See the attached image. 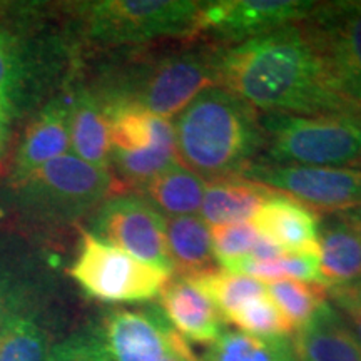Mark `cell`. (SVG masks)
Listing matches in <instances>:
<instances>
[{
    "label": "cell",
    "mask_w": 361,
    "mask_h": 361,
    "mask_svg": "<svg viewBox=\"0 0 361 361\" xmlns=\"http://www.w3.org/2000/svg\"><path fill=\"white\" fill-rule=\"evenodd\" d=\"M219 87L264 112L361 116L338 94L322 54L301 22L223 47Z\"/></svg>",
    "instance_id": "obj_1"
},
{
    "label": "cell",
    "mask_w": 361,
    "mask_h": 361,
    "mask_svg": "<svg viewBox=\"0 0 361 361\" xmlns=\"http://www.w3.org/2000/svg\"><path fill=\"white\" fill-rule=\"evenodd\" d=\"M173 128L178 162L204 180L239 178L264 149L258 109L224 87L197 94Z\"/></svg>",
    "instance_id": "obj_2"
},
{
    "label": "cell",
    "mask_w": 361,
    "mask_h": 361,
    "mask_svg": "<svg viewBox=\"0 0 361 361\" xmlns=\"http://www.w3.org/2000/svg\"><path fill=\"white\" fill-rule=\"evenodd\" d=\"M221 51V45L201 44L139 59L92 89L106 106L128 102L169 119L202 90L219 87Z\"/></svg>",
    "instance_id": "obj_3"
},
{
    "label": "cell",
    "mask_w": 361,
    "mask_h": 361,
    "mask_svg": "<svg viewBox=\"0 0 361 361\" xmlns=\"http://www.w3.org/2000/svg\"><path fill=\"white\" fill-rule=\"evenodd\" d=\"M114 189L116 179L111 171L90 166L74 154H64L11 183L7 201L25 224L61 228L97 209Z\"/></svg>",
    "instance_id": "obj_4"
},
{
    "label": "cell",
    "mask_w": 361,
    "mask_h": 361,
    "mask_svg": "<svg viewBox=\"0 0 361 361\" xmlns=\"http://www.w3.org/2000/svg\"><path fill=\"white\" fill-rule=\"evenodd\" d=\"M264 161L345 168L361 161V116H259Z\"/></svg>",
    "instance_id": "obj_5"
},
{
    "label": "cell",
    "mask_w": 361,
    "mask_h": 361,
    "mask_svg": "<svg viewBox=\"0 0 361 361\" xmlns=\"http://www.w3.org/2000/svg\"><path fill=\"white\" fill-rule=\"evenodd\" d=\"M201 4L194 0H99L80 4L78 12L89 40L128 45L194 35Z\"/></svg>",
    "instance_id": "obj_6"
},
{
    "label": "cell",
    "mask_w": 361,
    "mask_h": 361,
    "mask_svg": "<svg viewBox=\"0 0 361 361\" xmlns=\"http://www.w3.org/2000/svg\"><path fill=\"white\" fill-rule=\"evenodd\" d=\"M109 119L111 173L124 188L142 189L178 162L171 119L128 102L104 104Z\"/></svg>",
    "instance_id": "obj_7"
},
{
    "label": "cell",
    "mask_w": 361,
    "mask_h": 361,
    "mask_svg": "<svg viewBox=\"0 0 361 361\" xmlns=\"http://www.w3.org/2000/svg\"><path fill=\"white\" fill-rule=\"evenodd\" d=\"M78 258L69 273L84 293L102 303H144L161 295L173 273L144 263L129 252L80 233Z\"/></svg>",
    "instance_id": "obj_8"
},
{
    "label": "cell",
    "mask_w": 361,
    "mask_h": 361,
    "mask_svg": "<svg viewBox=\"0 0 361 361\" xmlns=\"http://www.w3.org/2000/svg\"><path fill=\"white\" fill-rule=\"evenodd\" d=\"M338 94L361 114V2L316 4L301 22Z\"/></svg>",
    "instance_id": "obj_9"
},
{
    "label": "cell",
    "mask_w": 361,
    "mask_h": 361,
    "mask_svg": "<svg viewBox=\"0 0 361 361\" xmlns=\"http://www.w3.org/2000/svg\"><path fill=\"white\" fill-rule=\"evenodd\" d=\"M239 178L288 194L311 209L340 211L361 206V169L255 161Z\"/></svg>",
    "instance_id": "obj_10"
},
{
    "label": "cell",
    "mask_w": 361,
    "mask_h": 361,
    "mask_svg": "<svg viewBox=\"0 0 361 361\" xmlns=\"http://www.w3.org/2000/svg\"><path fill=\"white\" fill-rule=\"evenodd\" d=\"M92 234L174 274L166 241V218L141 194L123 192L104 201L92 218Z\"/></svg>",
    "instance_id": "obj_11"
},
{
    "label": "cell",
    "mask_w": 361,
    "mask_h": 361,
    "mask_svg": "<svg viewBox=\"0 0 361 361\" xmlns=\"http://www.w3.org/2000/svg\"><path fill=\"white\" fill-rule=\"evenodd\" d=\"M308 0H218L202 2L194 35L241 44L284 25L303 22L314 11Z\"/></svg>",
    "instance_id": "obj_12"
},
{
    "label": "cell",
    "mask_w": 361,
    "mask_h": 361,
    "mask_svg": "<svg viewBox=\"0 0 361 361\" xmlns=\"http://www.w3.org/2000/svg\"><path fill=\"white\" fill-rule=\"evenodd\" d=\"M92 329L109 361H162L183 338L159 306L109 311Z\"/></svg>",
    "instance_id": "obj_13"
},
{
    "label": "cell",
    "mask_w": 361,
    "mask_h": 361,
    "mask_svg": "<svg viewBox=\"0 0 361 361\" xmlns=\"http://www.w3.org/2000/svg\"><path fill=\"white\" fill-rule=\"evenodd\" d=\"M69 111L71 94H61L45 104L30 121L13 157L11 183L25 178L45 162L69 151Z\"/></svg>",
    "instance_id": "obj_14"
},
{
    "label": "cell",
    "mask_w": 361,
    "mask_h": 361,
    "mask_svg": "<svg viewBox=\"0 0 361 361\" xmlns=\"http://www.w3.org/2000/svg\"><path fill=\"white\" fill-rule=\"evenodd\" d=\"M159 308L176 331L188 343L213 345L224 333V319L211 303L186 278L169 279L159 295Z\"/></svg>",
    "instance_id": "obj_15"
},
{
    "label": "cell",
    "mask_w": 361,
    "mask_h": 361,
    "mask_svg": "<svg viewBox=\"0 0 361 361\" xmlns=\"http://www.w3.org/2000/svg\"><path fill=\"white\" fill-rule=\"evenodd\" d=\"M291 345L296 361H361V345L328 301L296 329Z\"/></svg>",
    "instance_id": "obj_16"
},
{
    "label": "cell",
    "mask_w": 361,
    "mask_h": 361,
    "mask_svg": "<svg viewBox=\"0 0 361 361\" xmlns=\"http://www.w3.org/2000/svg\"><path fill=\"white\" fill-rule=\"evenodd\" d=\"M69 94V134L74 156L99 169L111 171L109 119L101 97L84 85Z\"/></svg>",
    "instance_id": "obj_17"
},
{
    "label": "cell",
    "mask_w": 361,
    "mask_h": 361,
    "mask_svg": "<svg viewBox=\"0 0 361 361\" xmlns=\"http://www.w3.org/2000/svg\"><path fill=\"white\" fill-rule=\"evenodd\" d=\"M255 228L283 251H319V221L313 209L276 194L255 214Z\"/></svg>",
    "instance_id": "obj_18"
},
{
    "label": "cell",
    "mask_w": 361,
    "mask_h": 361,
    "mask_svg": "<svg viewBox=\"0 0 361 361\" xmlns=\"http://www.w3.org/2000/svg\"><path fill=\"white\" fill-rule=\"evenodd\" d=\"M276 191L245 178L207 180L200 214L209 226L247 223Z\"/></svg>",
    "instance_id": "obj_19"
},
{
    "label": "cell",
    "mask_w": 361,
    "mask_h": 361,
    "mask_svg": "<svg viewBox=\"0 0 361 361\" xmlns=\"http://www.w3.org/2000/svg\"><path fill=\"white\" fill-rule=\"evenodd\" d=\"M319 273L326 288L361 279V223L331 221L318 233Z\"/></svg>",
    "instance_id": "obj_20"
},
{
    "label": "cell",
    "mask_w": 361,
    "mask_h": 361,
    "mask_svg": "<svg viewBox=\"0 0 361 361\" xmlns=\"http://www.w3.org/2000/svg\"><path fill=\"white\" fill-rule=\"evenodd\" d=\"M204 189L206 180L201 176L176 162L139 191L164 218H178L200 213Z\"/></svg>",
    "instance_id": "obj_21"
},
{
    "label": "cell",
    "mask_w": 361,
    "mask_h": 361,
    "mask_svg": "<svg viewBox=\"0 0 361 361\" xmlns=\"http://www.w3.org/2000/svg\"><path fill=\"white\" fill-rule=\"evenodd\" d=\"M166 241L174 271L179 276H191L213 266L209 226L201 216L166 218Z\"/></svg>",
    "instance_id": "obj_22"
},
{
    "label": "cell",
    "mask_w": 361,
    "mask_h": 361,
    "mask_svg": "<svg viewBox=\"0 0 361 361\" xmlns=\"http://www.w3.org/2000/svg\"><path fill=\"white\" fill-rule=\"evenodd\" d=\"M186 279L209 298L226 323L243 305L266 293L264 283L259 279L218 268L200 271Z\"/></svg>",
    "instance_id": "obj_23"
},
{
    "label": "cell",
    "mask_w": 361,
    "mask_h": 361,
    "mask_svg": "<svg viewBox=\"0 0 361 361\" xmlns=\"http://www.w3.org/2000/svg\"><path fill=\"white\" fill-rule=\"evenodd\" d=\"M200 361H296L291 336L258 338L224 331Z\"/></svg>",
    "instance_id": "obj_24"
},
{
    "label": "cell",
    "mask_w": 361,
    "mask_h": 361,
    "mask_svg": "<svg viewBox=\"0 0 361 361\" xmlns=\"http://www.w3.org/2000/svg\"><path fill=\"white\" fill-rule=\"evenodd\" d=\"M226 271L245 274L259 281L295 279V281L323 284L322 273H319V251H284L281 256L269 261L241 259Z\"/></svg>",
    "instance_id": "obj_25"
},
{
    "label": "cell",
    "mask_w": 361,
    "mask_h": 361,
    "mask_svg": "<svg viewBox=\"0 0 361 361\" xmlns=\"http://www.w3.org/2000/svg\"><path fill=\"white\" fill-rule=\"evenodd\" d=\"M266 295L296 331L326 303L328 288L319 283L279 279L266 286Z\"/></svg>",
    "instance_id": "obj_26"
},
{
    "label": "cell",
    "mask_w": 361,
    "mask_h": 361,
    "mask_svg": "<svg viewBox=\"0 0 361 361\" xmlns=\"http://www.w3.org/2000/svg\"><path fill=\"white\" fill-rule=\"evenodd\" d=\"M51 340L32 311L12 319L0 336V361H51Z\"/></svg>",
    "instance_id": "obj_27"
},
{
    "label": "cell",
    "mask_w": 361,
    "mask_h": 361,
    "mask_svg": "<svg viewBox=\"0 0 361 361\" xmlns=\"http://www.w3.org/2000/svg\"><path fill=\"white\" fill-rule=\"evenodd\" d=\"M25 72L19 39L0 25V107L11 119L24 102Z\"/></svg>",
    "instance_id": "obj_28"
},
{
    "label": "cell",
    "mask_w": 361,
    "mask_h": 361,
    "mask_svg": "<svg viewBox=\"0 0 361 361\" xmlns=\"http://www.w3.org/2000/svg\"><path fill=\"white\" fill-rule=\"evenodd\" d=\"M228 323L241 329V333L258 338L290 336L295 333L290 322L284 318L266 293L243 305L228 319Z\"/></svg>",
    "instance_id": "obj_29"
},
{
    "label": "cell",
    "mask_w": 361,
    "mask_h": 361,
    "mask_svg": "<svg viewBox=\"0 0 361 361\" xmlns=\"http://www.w3.org/2000/svg\"><path fill=\"white\" fill-rule=\"evenodd\" d=\"M211 247L223 269H229L241 259L250 258L259 231L252 223H233L209 226Z\"/></svg>",
    "instance_id": "obj_30"
},
{
    "label": "cell",
    "mask_w": 361,
    "mask_h": 361,
    "mask_svg": "<svg viewBox=\"0 0 361 361\" xmlns=\"http://www.w3.org/2000/svg\"><path fill=\"white\" fill-rule=\"evenodd\" d=\"M27 301L25 288L13 278V274L0 269V336L16 316L29 310Z\"/></svg>",
    "instance_id": "obj_31"
},
{
    "label": "cell",
    "mask_w": 361,
    "mask_h": 361,
    "mask_svg": "<svg viewBox=\"0 0 361 361\" xmlns=\"http://www.w3.org/2000/svg\"><path fill=\"white\" fill-rule=\"evenodd\" d=\"M338 313L343 316L361 345V284L358 281L328 288Z\"/></svg>",
    "instance_id": "obj_32"
},
{
    "label": "cell",
    "mask_w": 361,
    "mask_h": 361,
    "mask_svg": "<svg viewBox=\"0 0 361 361\" xmlns=\"http://www.w3.org/2000/svg\"><path fill=\"white\" fill-rule=\"evenodd\" d=\"M162 361H200V358L194 355L191 345L184 338H180L174 345V348L169 351V355Z\"/></svg>",
    "instance_id": "obj_33"
},
{
    "label": "cell",
    "mask_w": 361,
    "mask_h": 361,
    "mask_svg": "<svg viewBox=\"0 0 361 361\" xmlns=\"http://www.w3.org/2000/svg\"><path fill=\"white\" fill-rule=\"evenodd\" d=\"M11 121V117L0 107V159H4L7 154L8 141H11V128H8Z\"/></svg>",
    "instance_id": "obj_34"
},
{
    "label": "cell",
    "mask_w": 361,
    "mask_h": 361,
    "mask_svg": "<svg viewBox=\"0 0 361 361\" xmlns=\"http://www.w3.org/2000/svg\"><path fill=\"white\" fill-rule=\"evenodd\" d=\"M358 283H360V284H361V279H360V281H358Z\"/></svg>",
    "instance_id": "obj_35"
}]
</instances>
